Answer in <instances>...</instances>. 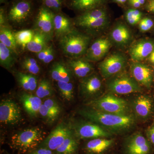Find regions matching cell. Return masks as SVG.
<instances>
[{
    "label": "cell",
    "instance_id": "obj_1",
    "mask_svg": "<svg viewBox=\"0 0 154 154\" xmlns=\"http://www.w3.org/2000/svg\"><path fill=\"white\" fill-rule=\"evenodd\" d=\"M79 113L92 122L114 132L125 130L132 126L134 119L131 116L119 115L91 108L81 110Z\"/></svg>",
    "mask_w": 154,
    "mask_h": 154
},
{
    "label": "cell",
    "instance_id": "obj_2",
    "mask_svg": "<svg viewBox=\"0 0 154 154\" xmlns=\"http://www.w3.org/2000/svg\"><path fill=\"white\" fill-rule=\"evenodd\" d=\"M45 134L38 128H28L13 135L10 145L20 153L29 154L39 146L45 139Z\"/></svg>",
    "mask_w": 154,
    "mask_h": 154
},
{
    "label": "cell",
    "instance_id": "obj_3",
    "mask_svg": "<svg viewBox=\"0 0 154 154\" xmlns=\"http://www.w3.org/2000/svg\"><path fill=\"white\" fill-rule=\"evenodd\" d=\"M91 41V36L73 29L60 38V48L65 55L76 58L86 54Z\"/></svg>",
    "mask_w": 154,
    "mask_h": 154
},
{
    "label": "cell",
    "instance_id": "obj_4",
    "mask_svg": "<svg viewBox=\"0 0 154 154\" xmlns=\"http://www.w3.org/2000/svg\"><path fill=\"white\" fill-rule=\"evenodd\" d=\"M110 21L108 11L105 6L85 11L75 20L78 27L89 31L103 30Z\"/></svg>",
    "mask_w": 154,
    "mask_h": 154
},
{
    "label": "cell",
    "instance_id": "obj_5",
    "mask_svg": "<svg viewBox=\"0 0 154 154\" xmlns=\"http://www.w3.org/2000/svg\"><path fill=\"white\" fill-rule=\"evenodd\" d=\"M90 105L93 109L119 115H127L128 110L127 103L125 100L111 94H107L92 101Z\"/></svg>",
    "mask_w": 154,
    "mask_h": 154
},
{
    "label": "cell",
    "instance_id": "obj_6",
    "mask_svg": "<svg viewBox=\"0 0 154 154\" xmlns=\"http://www.w3.org/2000/svg\"><path fill=\"white\" fill-rule=\"evenodd\" d=\"M108 91L118 94H128L141 91L139 84L134 78L126 74L113 77L107 84Z\"/></svg>",
    "mask_w": 154,
    "mask_h": 154
},
{
    "label": "cell",
    "instance_id": "obj_7",
    "mask_svg": "<svg viewBox=\"0 0 154 154\" xmlns=\"http://www.w3.org/2000/svg\"><path fill=\"white\" fill-rule=\"evenodd\" d=\"M126 58L119 53L109 55L99 64V69L102 76L110 78L121 71L126 64Z\"/></svg>",
    "mask_w": 154,
    "mask_h": 154
},
{
    "label": "cell",
    "instance_id": "obj_8",
    "mask_svg": "<svg viewBox=\"0 0 154 154\" xmlns=\"http://www.w3.org/2000/svg\"><path fill=\"white\" fill-rule=\"evenodd\" d=\"M71 129L75 136L79 139L108 137L111 136L105 128L95 123L80 122L73 125Z\"/></svg>",
    "mask_w": 154,
    "mask_h": 154
},
{
    "label": "cell",
    "instance_id": "obj_9",
    "mask_svg": "<svg viewBox=\"0 0 154 154\" xmlns=\"http://www.w3.org/2000/svg\"><path fill=\"white\" fill-rule=\"evenodd\" d=\"M54 15L50 9L42 7L38 11L35 22L36 31L44 35L49 41L54 33Z\"/></svg>",
    "mask_w": 154,
    "mask_h": 154
},
{
    "label": "cell",
    "instance_id": "obj_10",
    "mask_svg": "<svg viewBox=\"0 0 154 154\" xmlns=\"http://www.w3.org/2000/svg\"><path fill=\"white\" fill-rule=\"evenodd\" d=\"M72 134L70 127L64 123H61L45 138L39 147L56 150Z\"/></svg>",
    "mask_w": 154,
    "mask_h": 154
},
{
    "label": "cell",
    "instance_id": "obj_11",
    "mask_svg": "<svg viewBox=\"0 0 154 154\" xmlns=\"http://www.w3.org/2000/svg\"><path fill=\"white\" fill-rule=\"evenodd\" d=\"M22 118L21 109L11 100H3L0 104V121L5 124H16Z\"/></svg>",
    "mask_w": 154,
    "mask_h": 154
},
{
    "label": "cell",
    "instance_id": "obj_12",
    "mask_svg": "<svg viewBox=\"0 0 154 154\" xmlns=\"http://www.w3.org/2000/svg\"><path fill=\"white\" fill-rule=\"evenodd\" d=\"M111 42L108 38L96 39L88 48L85 58L90 61H98L106 55L111 47Z\"/></svg>",
    "mask_w": 154,
    "mask_h": 154
},
{
    "label": "cell",
    "instance_id": "obj_13",
    "mask_svg": "<svg viewBox=\"0 0 154 154\" xmlns=\"http://www.w3.org/2000/svg\"><path fill=\"white\" fill-rule=\"evenodd\" d=\"M150 149L148 141L139 133L130 137L125 146L126 154H149Z\"/></svg>",
    "mask_w": 154,
    "mask_h": 154
},
{
    "label": "cell",
    "instance_id": "obj_14",
    "mask_svg": "<svg viewBox=\"0 0 154 154\" xmlns=\"http://www.w3.org/2000/svg\"><path fill=\"white\" fill-rule=\"evenodd\" d=\"M154 51V42L148 39H141L131 47L129 54L133 60L140 62L149 56Z\"/></svg>",
    "mask_w": 154,
    "mask_h": 154
},
{
    "label": "cell",
    "instance_id": "obj_15",
    "mask_svg": "<svg viewBox=\"0 0 154 154\" xmlns=\"http://www.w3.org/2000/svg\"><path fill=\"white\" fill-rule=\"evenodd\" d=\"M130 71L133 78L139 84L149 88L152 81L151 70L148 66L138 62L131 63Z\"/></svg>",
    "mask_w": 154,
    "mask_h": 154
},
{
    "label": "cell",
    "instance_id": "obj_16",
    "mask_svg": "<svg viewBox=\"0 0 154 154\" xmlns=\"http://www.w3.org/2000/svg\"><path fill=\"white\" fill-rule=\"evenodd\" d=\"M31 11V5L29 2H18L12 7L9 11V20L14 23L21 24L28 19Z\"/></svg>",
    "mask_w": 154,
    "mask_h": 154
},
{
    "label": "cell",
    "instance_id": "obj_17",
    "mask_svg": "<svg viewBox=\"0 0 154 154\" xmlns=\"http://www.w3.org/2000/svg\"><path fill=\"white\" fill-rule=\"evenodd\" d=\"M89 61L85 58H73L68 61L67 65L76 76L83 79L91 75L94 70V67Z\"/></svg>",
    "mask_w": 154,
    "mask_h": 154
},
{
    "label": "cell",
    "instance_id": "obj_18",
    "mask_svg": "<svg viewBox=\"0 0 154 154\" xmlns=\"http://www.w3.org/2000/svg\"><path fill=\"white\" fill-rule=\"evenodd\" d=\"M110 36L113 42L121 47L127 45L131 38L129 29L122 23H119L116 25L112 29Z\"/></svg>",
    "mask_w": 154,
    "mask_h": 154
},
{
    "label": "cell",
    "instance_id": "obj_19",
    "mask_svg": "<svg viewBox=\"0 0 154 154\" xmlns=\"http://www.w3.org/2000/svg\"><path fill=\"white\" fill-rule=\"evenodd\" d=\"M20 101L27 113L31 116H36L39 113L42 105L41 99L33 94H24L20 96Z\"/></svg>",
    "mask_w": 154,
    "mask_h": 154
},
{
    "label": "cell",
    "instance_id": "obj_20",
    "mask_svg": "<svg viewBox=\"0 0 154 154\" xmlns=\"http://www.w3.org/2000/svg\"><path fill=\"white\" fill-rule=\"evenodd\" d=\"M51 78L57 82H69L72 79V72L68 66L58 62L54 64L51 70Z\"/></svg>",
    "mask_w": 154,
    "mask_h": 154
},
{
    "label": "cell",
    "instance_id": "obj_21",
    "mask_svg": "<svg viewBox=\"0 0 154 154\" xmlns=\"http://www.w3.org/2000/svg\"><path fill=\"white\" fill-rule=\"evenodd\" d=\"M80 86L83 94L92 95L101 90L102 83L97 75L91 74L83 78L80 83Z\"/></svg>",
    "mask_w": 154,
    "mask_h": 154
},
{
    "label": "cell",
    "instance_id": "obj_22",
    "mask_svg": "<svg viewBox=\"0 0 154 154\" xmlns=\"http://www.w3.org/2000/svg\"><path fill=\"white\" fill-rule=\"evenodd\" d=\"M54 24V34L59 38L73 29L70 19L63 14L55 15Z\"/></svg>",
    "mask_w": 154,
    "mask_h": 154
},
{
    "label": "cell",
    "instance_id": "obj_23",
    "mask_svg": "<svg viewBox=\"0 0 154 154\" xmlns=\"http://www.w3.org/2000/svg\"><path fill=\"white\" fill-rule=\"evenodd\" d=\"M152 108V102L148 96L142 95L137 97L134 102V108L139 117L146 118L148 117Z\"/></svg>",
    "mask_w": 154,
    "mask_h": 154
},
{
    "label": "cell",
    "instance_id": "obj_24",
    "mask_svg": "<svg viewBox=\"0 0 154 154\" xmlns=\"http://www.w3.org/2000/svg\"><path fill=\"white\" fill-rule=\"evenodd\" d=\"M108 0H70L69 6L75 11L83 12L105 6Z\"/></svg>",
    "mask_w": 154,
    "mask_h": 154
},
{
    "label": "cell",
    "instance_id": "obj_25",
    "mask_svg": "<svg viewBox=\"0 0 154 154\" xmlns=\"http://www.w3.org/2000/svg\"><path fill=\"white\" fill-rule=\"evenodd\" d=\"M112 139L97 138L88 142L86 149L93 153L100 154L106 150L113 144Z\"/></svg>",
    "mask_w": 154,
    "mask_h": 154
},
{
    "label": "cell",
    "instance_id": "obj_26",
    "mask_svg": "<svg viewBox=\"0 0 154 154\" xmlns=\"http://www.w3.org/2000/svg\"><path fill=\"white\" fill-rule=\"evenodd\" d=\"M17 78L19 85L25 91L32 92L36 90L38 83L34 75L19 72L17 73Z\"/></svg>",
    "mask_w": 154,
    "mask_h": 154
},
{
    "label": "cell",
    "instance_id": "obj_27",
    "mask_svg": "<svg viewBox=\"0 0 154 154\" xmlns=\"http://www.w3.org/2000/svg\"><path fill=\"white\" fill-rule=\"evenodd\" d=\"M48 41L44 35L36 31L32 40L26 45V48L28 51L37 54L47 47Z\"/></svg>",
    "mask_w": 154,
    "mask_h": 154
},
{
    "label": "cell",
    "instance_id": "obj_28",
    "mask_svg": "<svg viewBox=\"0 0 154 154\" xmlns=\"http://www.w3.org/2000/svg\"><path fill=\"white\" fill-rule=\"evenodd\" d=\"M17 54L0 42V63L7 69L11 68L16 62Z\"/></svg>",
    "mask_w": 154,
    "mask_h": 154
},
{
    "label": "cell",
    "instance_id": "obj_29",
    "mask_svg": "<svg viewBox=\"0 0 154 154\" xmlns=\"http://www.w3.org/2000/svg\"><path fill=\"white\" fill-rule=\"evenodd\" d=\"M0 41L17 54L18 45L14 37V33L6 26L1 27Z\"/></svg>",
    "mask_w": 154,
    "mask_h": 154
},
{
    "label": "cell",
    "instance_id": "obj_30",
    "mask_svg": "<svg viewBox=\"0 0 154 154\" xmlns=\"http://www.w3.org/2000/svg\"><path fill=\"white\" fill-rule=\"evenodd\" d=\"M78 146V141L72 133L67 138L63 143L55 150V152L57 154H72L76 151Z\"/></svg>",
    "mask_w": 154,
    "mask_h": 154
},
{
    "label": "cell",
    "instance_id": "obj_31",
    "mask_svg": "<svg viewBox=\"0 0 154 154\" xmlns=\"http://www.w3.org/2000/svg\"><path fill=\"white\" fill-rule=\"evenodd\" d=\"M53 93V88L50 82L46 79L41 80L36 88V96L43 99L52 96Z\"/></svg>",
    "mask_w": 154,
    "mask_h": 154
},
{
    "label": "cell",
    "instance_id": "obj_32",
    "mask_svg": "<svg viewBox=\"0 0 154 154\" xmlns=\"http://www.w3.org/2000/svg\"><path fill=\"white\" fill-rule=\"evenodd\" d=\"M35 32L30 30H24L14 33V36L18 45L23 48L33 38Z\"/></svg>",
    "mask_w": 154,
    "mask_h": 154
},
{
    "label": "cell",
    "instance_id": "obj_33",
    "mask_svg": "<svg viewBox=\"0 0 154 154\" xmlns=\"http://www.w3.org/2000/svg\"><path fill=\"white\" fill-rule=\"evenodd\" d=\"M57 87L62 96L67 101H69L73 97V85L71 82H57Z\"/></svg>",
    "mask_w": 154,
    "mask_h": 154
},
{
    "label": "cell",
    "instance_id": "obj_34",
    "mask_svg": "<svg viewBox=\"0 0 154 154\" xmlns=\"http://www.w3.org/2000/svg\"><path fill=\"white\" fill-rule=\"evenodd\" d=\"M22 65L24 69L32 75L38 74L40 71V66L37 61L33 58H25L22 61Z\"/></svg>",
    "mask_w": 154,
    "mask_h": 154
},
{
    "label": "cell",
    "instance_id": "obj_35",
    "mask_svg": "<svg viewBox=\"0 0 154 154\" xmlns=\"http://www.w3.org/2000/svg\"><path fill=\"white\" fill-rule=\"evenodd\" d=\"M143 17V13L138 9H128L125 12V18L127 22L131 25H135L139 23Z\"/></svg>",
    "mask_w": 154,
    "mask_h": 154
},
{
    "label": "cell",
    "instance_id": "obj_36",
    "mask_svg": "<svg viewBox=\"0 0 154 154\" xmlns=\"http://www.w3.org/2000/svg\"><path fill=\"white\" fill-rule=\"evenodd\" d=\"M44 104L48 108L51 112L57 118L60 113L61 109L60 106L54 99L48 98L45 100Z\"/></svg>",
    "mask_w": 154,
    "mask_h": 154
},
{
    "label": "cell",
    "instance_id": "obj_37",
    "mask_svg": "<svg viewBox=\"0 0 154 154\" xmlns=\"http://www.w3.org/2000/svg\"><path fill=\"white\" fill-rule=\"evenodd\" d=\"M39 113L44 119L49 123L54 122L57 119L43 103L39 109Z\"/></svg>",
    "mask_w": 154,
    "mask_h": 154
},
{
    "label": "cell",
    "instance_id": "obj_38",
    "mask_svg": "<svg viewBox=\"0 0 154 154\" xmlns=\"http://www.w3.org/2000/svg\"><path fill=\"white\" fill-rule=\"evenodd\" d=\"M154 23L152 20L150 18H144L140 20L139 23L140 30L142 32H146L150 30L153 26Z\"/></svg>",
    "mask_w": 154,
    "mask_h": 154
},
{
    "label": "cell",
    "instance_id": "obj_39",
    "mask_svg": "<svg viewBox=\"0 0 154 154\" xmlns=\"http://www.w3.org/2000/svg\"><path fill=\"white\" fill-rule=\"evenodd\" d=\"M46 8L55 11L60 10L62 5L61 0H43Z\"/></svg>",
    "mask_w": 154,
    "mask_h": 154
},
{
    "label": "cell",
    "instance_id": "obj_40",
    "mask_svg": "<svg viewBox=\"0 0 154 154\" xmlns=\"http://www.w3.org/2000/svg\"><path fill=\"white\" fill-rule=\"evenodd\" d=\"M52 48L51 46L48 45L47 47L45 48L42 51L40 52L37 54V58L39 60L41 61L42 62L43 60L45 58L46 56L48 54V53L51 50Z\"/></svg>",
    "mask_w": 154,
    "mask_h": 154
},
{
    "label": "cell",
    "instance_id": "obj_41",
    "mask_svg": "<svg viewBox=\"0 0 154 154\" xmlns=\"http://www.w3.org/2000/svg\"><path fill=\"white\" fill-rule=\"evenodd\" d=\"M28 154H53L52 150L44 147H38Z\"/></svg>",
    "mask_w": 154,
    "mask_h": 154
},
{
    "label": "cell",
    "instance_id": "obj_42",
    "mask_svg": "<svg viewBox=\"0 0 154 154\" xmlns=\"http://www.w3.org/2000/svg\"><path fill=\"white\" fill-rule=\"evenodd\" d=\"M54 56H55L54 51L52 48L51 50L50 51H49V52L48 53V54L46 56V57L42 61V62L45 64L50 63L54 59Z\"/></svg>",
    "mask_w": 154,
    "mask_h": 154
},
{
    "label": "cell",
    "instance_id": "obj_43",
    "mask_svg": "<svg viewBox=\"0 0 154 154\" xmlns=\"http://www.w3.org/2000/svg\"><path fill=\"white\" fill-rule=\"evenodd\" d=\"M145 10L149 13L154 14V0H149L146 4Z\"/></svg>",
    "mask_w": 154,
    "mask_h": 154
},
{
    "label": "cell",
    "instance_id": "obj_44",
    "mask_svg": "<svg viewBox=\"0 0 154 154\" xmlns=\"http://www.w3.org/2000/svg\"><path fill=\"white\" fill-rule=\"evenodd\" d=\"M127 2L129 5L133 8L138 9L142 6L140 3L136 0H128Z\"/></svg>",
    "mask_w": 154,
    "mask_h": 154
},
{
    "label": "cell",
    "instance_id": "obj_45",
    "mask_svg": "<svg viewBox=\"0 0 154 154\" xmlns=\"http://www.w3.org/2000/svg\"><path fill=\"white\" fill-rule=\"evenodd\" d=\"M5 12L2 8H1L0 11V25L1 27H3L5 26Z\"/></svg>",
    "mask_w": 154,
    "mask_h": 154
},
{
    "label": "cell",
    "instance_id": "obj_46",
    "mask_svg": "<svg viewBox=\"0 0 154 154\" xmlns=\"http://www.w3.org/2000/svg\"><path fill=\"white\" fill-rule=\"evenodd\" d=\"M147 134L150 140L154 145V126L148 130Z\"/></svg>",
    "mask_w": 154,
    "mask_h": 154
},
{
    "label": "cell",
    "instance_id": "obj_47",
    "mask_svg": "<svg viewBox=\"0 0 154 154\" xmlns=\"http://www.w3.org/2000/svg\"><path fill=\"white\" fill-rule=\"evenodd\" d=\"M128 1V0H113V2L118 5H123L127 2Z\"/></svg>",
    "mask_w": 154,
    "mask_h": 154
},
{
    "label": "cell",
    "instance_id": "obj_48",
    "mask_svg": "<svg viewBox=\"0 0 154 154\" xmlns=\"http://www.w3.org/2000/svg\"><path fill=\"white\" fill-rule=\"evenodd\" d=\"M149 59L151 62L154 64V51L149 56Z\"/></svg>",
    "mask_w": 154,
    "mask_h": 154
},
{
    "label": "cell",
    "instance_id": "obj_49",
    "mask_svg": "<svg viewBox=\"0 0 154 154\" xmlns=\"http://www.w3.org/2000/svg\"><path fill=\"white\" fill-rule=\"evenodd\" d=\"M136 1L140 3L142 6L146 4V0H136Z\"/></svg>",
    "mask_w": 154,
    "mask_h": 154
},
{
    "label": "cell",
    "instance_id": "obj_50",
    "mask_svg": "<svg viewBox=\"0 0 154 154\" xmlns=\"http://www.w3.org/2000/svg\"><path fill=\"white\" fill-rule=\"evenodd\" d=\"M94 154V153H91V154Z\"/></svg>",
    "mask_w": 154,
    "mask_h": 154
}]
</instances>
